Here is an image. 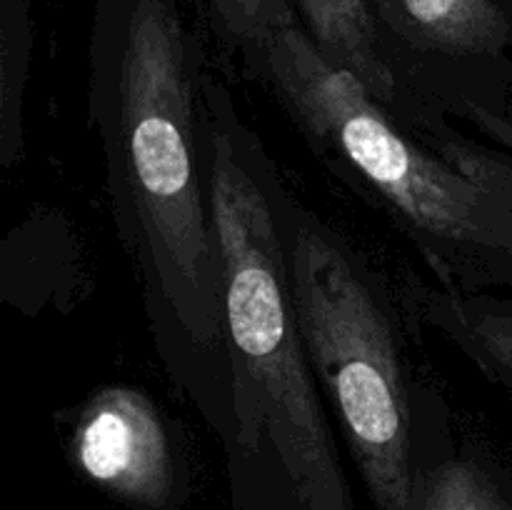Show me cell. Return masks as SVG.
Returning a JSON list of instances; mask_svg holds the SVG:
<instances>
[{
    "label": "cell",
    "instance_id": "1",
    "mask_svg": "<svg viewBox=\"0 0 512 510\" xmlns=\"http://www.w3.org/2000/svg\"><path fill=\"white\" fill-rule=\"evenodd\" d=\"M210 73L175 0H115L90 53V120L155 353L210 430L230 423L225 273L210 190Z\"/></svg>",
    "mask_w": 512,
    "mask_h": 510
},
{
    "label": "cell",
    "instance_id": "2",
    "mask_svg": "<svg viewBox=\"0 0 512 510\" xmlns=\"http://www.w3.org/2000/svg\"><path fill=\"white\" fill-rule=\"evenodd\" d=\"M205 115L230 368V423L220 443L235 500L240 510H353L295 313L280 228L283 173L215 78Z\"/></svg>",
    "mask_w": 512,
    "mask_h": 510
},
{
    "label": "cell",
    "instance_id": "3",
    "mask_svg": "<svg viewBox=\"0 0 512 510\" xmlns=\"http://www.w3.org/2000/svg\"><path fill=\"white\" fill-rule=\"evenodd\" d=\"M250 70L268 83L315 153L383 205L438 285L485 293L510 283V210L400 123L303 25L283 30Z\"/></svg>",
    "mask_w": 512,
    "mask_h": 510
},
{
    "label": "cell",
    "instance_id": "4",
    "mask_svg": "<svg viewBox=\"0 0 512 510\" xmlns=\"http://www.w3.org/2000/svg\"><path fill=\"white\" fill-rule=\"evenodd\" d=\"M280 228L305 350L370 500L375 510H410L445 423L415 388L395 300L370 260L288 183Z\"/></svg>",
    "mask_w": 512,
    "mask_h": 510
},
{
    "label": "cell",
    "instance_id": "5",
    "mask_svg": "<svg viewBox=\"0 0 512 510\" xmlns=\"http://www.w3.org/2000/svg\"><path fill=\"white\" fill-rule=\"evenodd\" d=\"M68 448L75 468L105 493L133 508H173L180 490L178 445L145 390H95L73 415Z\"/></svg>",
    "mask_w": 512,
    "mask_h": 510
},
{
    "label": "cell",
    "instance_id": "6",
    "mask_svg": "<svg viewBox=\"0 0 512 510\" xmlns=\"http://www.w3.org/2000/svg\"><path fill=\"white\" fill-rule=\"evenodd\" d=\"M405 303L410 315L443 335L488 378L512 390V303L420 280H410Z\"/></svg>",
    "mask_w": 512,
    "mask_h": 510
},
{
    "label": "cell",
    "instance_id": "7",
    "mask_svg": "<svg viewBox=\"0 0 512 510\" xmlns=\"http://www.w3.org/2000/svg\"><path fill=\"white\" fill-rule=\"evenodd\" d=\"M440 435L415 480L410 510H512L493 470L468 450H440Z\"/></svg>",
    "mask_w": 512,
    "mask_h": 510
},
{
    "label": "cell",
    "instance_id": "8",
    "mask_svg": "<svg viewBox=\"0 0 512 510\" xmlns=\"http://www.w3.org/2000/svg\"><path fill=\"white\" fill-rule=\"evenodd\" d=\"M30 33L23 8L5 0L3 55H0V163L13 168L23 158V98L28 80Z\"/></svg>",
    "mask_w": 512,
    "mask_h": 510
},
{
    "label": "cell",
    "instance_id": "9",
    "mask_svg": "<svg viewBox=\"0 0 512 510\" xmlns=\"http://www.w3.org/2000/svg\"><path fill=\"white\" fill-rule=\"evenodd\" d=\"M295 0H210L220 33L253 63L283 30L298 23Z\"/></svg>",
    "mask_w": 512,
    "mask_h": 510
},
{
    "label": "cell",
    "instance_id": "10",
    "mask_svg": "<svg viewBox=\"0 0 512 510\" xmlns=\"http://www.w3.org/2000/svg\"><path fill=\"white\" fill-rule=\"evenodd\" d=\"M440 155L493 193L512 215V150H500L463 135L453 123L438 133H420Z\"/></svg>",
    "mask_w": 512,
    "mask_h": 510
}]
</instances>
